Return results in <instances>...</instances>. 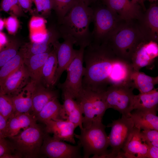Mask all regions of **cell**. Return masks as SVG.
<instances>
[{
	"label": "cell",
	"instance_id": "6da1fadb",
	"mask_svg": "<svg viewBox=\"0 0 158 158\" xmlns=\"http://www.w3.org/2000/svg\"><path fill=\"white\" fill-rule=\"evenodd\" d=\"M83 62V87L106 91L111 86L131 83V63L117 56L107 43H90L85 49Z\"/></svg>",
	"mask_w": 158,
	"mask_h": 158
},
{
	"label": "cell",
	"instance_id": "7a4b0ae2",
	"mask_svg": "<svg viewBox=\"0 0 158 158\" xmlns=\"http://www.w3.org/2000/svg\"><path fill=\"white\" fill-rule=\"evenodd\" d=\"M93 10L80 0L59 23L58 29L63 40L68 39L74 44L85 48L91 43L89 26L92 22Z\"/></svg>",
	"mask_w": 158,
	"mask_h": 158
},
{
	"label": "cell",
	"instance_id": "3957f363",
	"mask_svg": "<svg viewBox=\"0 0 158 158\" xmlns=\"http://www.w3.org/2000/svg\"><path fill=\"white\" fill-rule=\"evenodd\" d=\"M144 38L137 20H123L106 43L117 56L131 63L133 51Z\"/></svg>",
	"mask_w": 158,
	"mask_h": 158
},
{
	"label": "cell",
	"instance_id": "277c9868",
	"mask_svg": "<svg viewBox=\"0 0 158 158\" xmlns=\"http://www.w3.org/2000/svg\"><path fill=\"white\" fill-rule=\"evenodd\" d=\"M105 128L102 122H95L88 128L80 129V134L74 133L79 140L78 144L83 148L84 158L91 155H93L92 158H106L109 153L107 150L109 145Z\"/></svg>",
	"mask_w": 158,
	"mask_h": 158
},
{
	"label": "cell",
	"instance_id": "5b68a950",
	"mask_svg": "<svg viewBox=\"0 0 158 158\" xmlns=\"http://www.w3.org/2000/svg\"><path fill=\"white\" fill-rule=\"evenodd\" d=\"M76 99L84 115L83 128H88L93 123L102 122L103 117L108 109L105 91L83 87Z\"/></svg>",
	"mask_w": 158,
	"mask_h": 158
},
{
	"label": "cell",
	"instance_id": "8992f818",
	"mask_svg": "<svg viewBox=\"0 0 158 158\" xmlns=\"http://www.w3.org/2000/svg\"><path fill=\"white\" fill-rule=\"evenodd\" d=\"M98 4L92 7L94 28L91 32V43L100 44L106 43L124 20L102 3V5Z\"/></svg>",
	"mask_w": 158,
	"mask_h": 158
},
{
	"label": "cell",
	"instance_id": "52a82bcc",
	"mask_svg": "<svg viewBox=\"0 0 158 158\" xmlns=\"http://www.w3.org/2000/svg\"><path fill=\"white\" fill-rule=\"evenodd\" d=\"M45 134L36 123L10 138L17 154L21 157H35L40 152Z\"/></svg>",
	"mask_w": 158,
	"mask_h": 158
},
{
	"label": "cell",
	"instance_id": "ba28073f",
	"mask_svg": "<svg viewBox=\"0 0 158 158\" xmlns=\"http://www.w3.org/2000/svg\"><path fill=\"white\" fill-rule=\"evenodd\" d=\"M134 88L132 82L108 87L105 91L108 109L117 111L122 115L129 116L133 110Z\"/></svg>",
	"mask_w": 158,
	"mask_h": 158
},
{
	"label": "cell",
	"instance_id": "9c48e42d",
	"mask_svg": "<svg viewBox=\"0 0 158 158\" xmlns=\"http://www.w3.org/2000/svg\"><path fill=\"white\" fill-rule=\"evenodd\" d=\"M85 48L80 47L76 55L66 69L67 76L63 83L58 86L62 91L68 93L74 99L83 89V79L85 73L83 55Z\"/></svg>",
	"mask_w": 158,
	"mask_h": 158
},
{
	"label": "cell",
	"instance_id": "30bf717a",
	"mask_svg": "<svg viewBox=\"0 0 158 158\" xmlns=\"http://www.w3.org/2000/svg\"><path fill=\"white\" fill-rule=\"evenodd\" d=\"M107 127L111 128L108 137L111 150L106 158H119L121 150L134 128V124L130 116L122 115Z\"/></svg>",
	"mask_w": 158,
	"mask_h": 158
},
{
	"label": "cell",
	"instance_id": "8fae6325",
	"mask_svg": "<svg viewBox=\"0 0 158 158\" xmlns=\"http://www.w3.org/2000/svg\"><path fill=\"white\" fill-rule=\"evenodd\" d=\"M80 145H72L50 137L46 133L40 152L51 158H80Z\"/></svg>",
	"mask_w": 158,
	"mask_h": 158
},
{
	"label": "cell",
	"instance_id": "7c38bea8",
	"mask_svg": "<svg viewBox=\"0 0 158 158\" xmlns=\"http://www.w3.org/2000/svg\"><path fill=\"white\" fill-rule=\"evenodd\" d=\"M158 56V42L143 38L133 51L130 62L134 71H139L142 68L150 66Z\"/></svg>",
	"mask_w": 158,
	"mask_h": 158
},
{
	"label": "cell",
	"instance_id": "4fadbf2b",
	"mask_svg": "<svg viewBox=\"0 0 158 158\" xmlns=\"http://www.w3.org/2000/svg\"><path fill=\"white\" fill-rule=\"evenodd\" d=\"M102 2L124 20H138L144 12L139 4L132 0H102Z\"/></svg>",
	"mask_w": 158,
	"mask_h": 158
},
{
	"label": "cell",
	"instance_id": "5bb4252c",
	"mask_svg": "<svg viewBox=\"0 0 158 158\" xmlns=\"http://www.w3.org/2000/svg\"><path fill=\"white\" fill-rule=\"evenodd\" d=\"M137 23L144 38L158 42V6L157 2L152 3Z\"/></svg>",
	"mask_w": 158,
	"mask_h": 158
},
{
	"label": "cell",
	"instance_id": "9a60e30c",
	"mask_svg": "<svg viewBox=\"0 0 158 158\" xmlns=\"http://www.w3.org/2000/svg\"><path fill=\"white\" fill-rule=\"evenodd\" d=\"M148 148L141 130L134 127L122 149L119 158H147Z\"/></svg>",
	"mask_w": 158,
	"mask_h": 158
},
{
	"label": "cell",
	"instance_id": "2e32d148",
	"mask_svg": "<svg viewBox=\"0 0 158 158\" xmlns=\"http://www.w3.org/2000/svg\"><path fill=\"white\" fill-rule=\"evenodd\" d=\"M74 44L70 40L65 39L62 43L57 41L53 44L55 51L57 61L54 81V85L59 82L63 72L75 57L77 50L74 49Z\"/></svg>",
	"mask_w": 158,
	"mask_h": 158
},
{
	"label": "cell",
	"instance_id": "e0dca14e",
	"mask_svg": "<svg viewBox=\"0 0 158 158\" xmlns=\"http://www.w3.org/2000/svg\"><path fill=\"white\" fill-rule=\"evenodd\" d=\"M30 78L28 72L23 62L0 85V93L13 95L27 85L30 80H29Z\"/></svg>",
	"mask_w": 158,
	"mask_h": 158
},
{
	"label": "cell",
	"instance_id": "ac0fdd59",
	"mask_svg": "<svg viewBox=\"0 0 158 158\" xmlns=\"http://www.w3.org/2000/svg\"><path fill=\"white\" fill-rule=\"evenodd\" d=\"M44 124L46 133L53 134L54 138L75 144L74 130L76 127L72 122L67 120H51Z\"/></svg>",
	"mask_w": 158,
	"mask_h": 158
},
{
	"label": "cell",
	"instance_id": "d6986e66",
	"mask_svg": "<svg viewBox=\"0 0 158 158\" xmlns=\"http://www.w3.org/2000/svg\"><path fill=\"white\" fill-rule=\"evenodd\" d=\"M47 30V36L44 41L40 42H31L25 44L20 49L24 58L50 50V46L53 45L61 37L57 27L52 28Z\"/></svg>",
	"mask_w": 158,
	"mask_h": 158
},
{
	"label": "cell",
	"instance_id": "ffe728a7",
	"mask_svg": "<svg viewBox=\"0 0 158 158\" xmlns=\"http://www.w3.org/2000/svg\"><path fill=\"white\" fill-rule=\"evenodd\" d=\"M36 83L30 79L23 88L11 96L15 108V113L32 114V97Z\"/></svg>",
	"mask_w": 158,
	"mask_h": 158
},
{
	"label": "cell",
	"instance_id": "44dd1931",
	"mask_svg": "<svg viewBox=\"0 0 158 158\" xmlns=\"http://www.w3.org/2000/svg\"><path fill=\"white\" fill-rule=\"evenodd\" d=\"M36 116L30 113H15L7 121L6 137L15 136L36 123Z\"/></svg>",
	"mask_w": 158,
	"mask_h": 158
},
{
	"label": "cell",
	"instance_id": "7402d4cb",
	"mask_svg": "<svg viewBox=\"0 0 158 158\" xmlns=\"http://www.w3.org/2000/svg\"><path fill=\"white\" fill-rule=\"evenodd\" d=\"M58 97L57 90L46 87L41 82L36 83L32 97V114L36 116L49 102Z\"/></svg>",
	"mask_w": 158,
	"mask_h": 158
},
{
	"label": "cell",
	"instance_id": "603a6c76",
	"mask_svg": "<svg viewBox=\"0 0 158 158\" xmlns=\"http://www.w3.org/2000/svg\"><path fill=\"white\" fill-rule=\"evenodd\" d=\"M129 115L135 128L141 130H158L157 111L136 109Z\"/></svg>",
	"mask_w": 158,
	"mask_h": 158
},
{
	"label": "cell",
	"instance_id": "cb8c5ba5",
	"mask_svg": "<svg viewBox=\"0 0 158 158\" xmlns=\"http://www.w3.org/2000/svg\"><path fill=\"white\" fill-rule=\"evenodd\" d=\"M63 100V107L66 120L73 123L76 127L83 128V116L79 105L70 95L65 92H62Z\"/></svg>",
	"mask_w": 158,
	"mask_h": 158
},
{
	"label": "cell",
	"instance_id": "d4e9b609",
	"mask_svg": "<svg viewBox=\"0 0 158 158\" xmlns=\"http://www.w3.org/2000/svg\"><path fill=\"white\" fill-rule=\"evenodd\" d=\"M51 51L24 58V63L27 69L31 80L37 83L41 82L42 68Z\"/></svg>",
	"mask_w": 158,
	"mask_h": 158
},
{
	"label": "cell",
	"instance_id": "484cf974",
	"mask_svg": "<svg viewBox=\"0 0 158 158\" xmlns=\"http://www.w3.org/2000/svg\"><path fill=\"white\" fill-rule=\"evenodd\" d=\"M37 121L44 123L51 120H66L63 105L55 98L49 102L36 116Z\"/></svg>",
	"mask_w": 158,
	"mask_h": 158
},
{
	"label": "cell",
	"instance_id": "4316f807",
	"mask_svg": "<svg viewBox=\"0 0 158 158\" xmlns=\"http://www.w3.org/2000/svg\"><path fill=\"white\" fill-rule=\"evenodd\" d=\"M158 105L157 88H154L146 92L140 93L134 96L133 110L140 109L157 111Z\"/></svg>",
	"mask_w": 158,
	"mask_h": 158
},
{
	"label": "cell",
	"instance_id": "83f0119b",
	"mask_svg": "<svg viewBox=\"0 0 158 158\" xmlns=\"http://www.w3.org/2000/svg\"><path fill=\"white\" fill-rule=\"evenodd\" d=\"M57 61L56 52L53 49L49 55L42 68L41 83L46 87L52 88L54 85Z\"/></svg>",
	"mask_w": 158,
	"mask_h": 158
},
{
	"label": "cell",
	"instance_id": "f1b7e54d",
	"mask_svg": "<svg viewBox=\"0 0 158 158\" xmlns=\"http://www.w3.org/2000/svg\"><path fill=\"white\" fill-rule=\"evenodd\" d=\"M130 80L134 88L137 89L140 93L152 90L158 83V76H150L143 72L134 70L130 76Z\"/></svg>",
	"mask_w": 158,
	"mask_h": 158
},
{
	"label": "cell",
	"instance_id": "f546056e",
	"mask_svg": "<svg viewBox=\"0 0 158 158\" xmlns=\"http://www.w3.org/2000/svg\"><path fill=\"white\" fill-rule=\"evenodd\" d=\"M24 57L20 50L17 54L0 68V85L23 63Z\"/></svg>",
	"mask_w": 158,
	"mask_h": 158
},
{
	"label": "cell",
	"instance_id": "4dcf8cb0",
	"mask_svg": "<svg viewBox=\"0 0 158 158\" xmlns=\"http://www.w3.org/2000/svg\"><path fill=\"white\" fill-rule=\"evenodd\" d=\"M79 0H51L52 9L55 11L60 23Z\"/></svg>",
	"mask_w": 158,
	"mask_h": 158
},
{
	"label": "cell",
	"instance_id": "1f68e13d",
	"mask_svg": "<svg viewBox=\"0 0 158 158\" xmlns=\"http://www.w3.org/2000/svg\"><path fill=\"white\" fill-rule=\"evenodd\" d=\"M0 50V68L17 54L20 44L17 40H13L8 42Z\"/></svg>",
	"mask_w": 158,
	"mask_h": 158
},
{
	"label": "cell",
	"instance_id": "d6a6232c",
	"mask_svg": "<svg viewBox=\"0 0 158 158\" xmlns=\"http://www.w3.org/2000/svg\"><path fill=\"white\" fill-rule=\"evenodd\" d=\"M15 111L12 96L0 93V114L8 120Z\"/></svg>",
	"mask_w": 158,
	"mask_h": 158
},
{
	"label": "cell",
	"instance_id": "836d02e7",
	"mask_svg": "<svg viewBox=\"0 0 158 158\" xmlns=\"http://www.w3.org/2000/svg\"><path fill=\"white\" fill-rule=\"evenodd\" d=\"M15 150L12 143L5 138L0 139V158H18L21 157L18 154H13Z\"/></svg>",
	"mask_w": 158,
	"mask_h": 158
},
{
	"label": "cell",
	"instance_id": "e575fe53",
	"mask_svg": "<svg viewBox=\"0 0 158 158\" xmlns=\"http://www.w3.org/2000/svg\"><path fill=\"white\" fill-rule=\"evenodd\" d=\"M0 7L1 10L5 12L10 11L15 14H19L22 11L18 0H1Z\"/></svg>",
	"mask_w": 158,
	"mask_h": 158
},
{
	"label": "cell",
	"instance_id": "d590c367",
	"mask_svg": "<svg viewBox=\"0 0 158 158\" xmlns=\"http://www.w3.org/2000/svg\"><path fill=\"white\" fill-rule=\"evenodd\" d=\"M35 5L37 11L40 13L43 16H48L52 9L51 0H33Z\"/></svg>",
	"mask_w": 158,
	"mask_h": 158
},
{
	"label": "cell",
	"instance_id": "8d00e7d4",
	"mask_svg": "<svg viewBox=\"0 0 158 158\" xmlns=\"http://www.w3.org/2000/svg\"><path fill=\"white\" fill-rule=\"evenodd\" d=\"M141 133L148 145L158 147V130H145Z\"/></svg>",
	"mask_w": 158,
	"mask_h": 158
},
{
	"label": "cell",
	"instance_id": "74e56055",
	"mask_svg": "<svg viewBox=\"0 0 158 158\" xmlns=\"http://www.w3.org/2000/svg\"><path fill=\"white\" fill-rule=\"evenodd\" d=\"M4 20V26L9 33L13 34L17 31L18 26L17 19L14 16H10Z\"/></svg>",
	"mask_w": 158,
	"mask_h": 158
},
{
	"label": "cell",
	"instance_id": "f35d334b",
	"mask_svg": "<svg viewBox=\"0 0 158 158\" xmlns=\"http://www.w3.org/2000/svg\"><path fill=\"white\" fill-rule=\"evenodd\" d=\"M48 35V30L42 29L31 31L30 38L32 42H40L44 41Z\"/></svg>",
	"mask_w": 158,
	"mask_h": 158
},
{
	"label": "cell",
	"instance_id": "ab89813d",
	"mask_svg": "<svg viewBox=\"0 0 158 158\" xmlns=\"http://www.w3.org/2000/svg\"><path fill=\"white\" fill-rule=\"evenodd\" d=\"M45 21L41 17H34L31 20L29 26L31 31L43 29L45 24Z\"/></svg>",
	"mask_w": 158,
	"mask_h": 158
},
{
	"label": "cell",
	"instance_id": "60d3db41",
	"mask_svg": "<svg viewBox=\"0 0 158 158\" xmlns=\"http://www.w3.org/2000/svg\"><path fill=\"white\" fill-rule=\"evenodd\" d=\"M7 121L0 114V139L6 138Z\"/></svg>",
	"mask_w": 158,
	"mask_h": 158
},
{
	"label": "cell",
	"instance_id": "b9f144b4",
	"mask_svg": "<svg viewBox=\"0 0 158 158\" xmlns=\"http://www.w3.org/2000/svg\"><path fill=\"white\" fill-rule=\"evenodd\" d=\"M19 4L22 8L30 12H32V9L33 0H18Z\"/></svg>",
	"mask_w": 158,
	"mask_h": 158
},
{
	"label": "cell",
	"instance_id": "7bdbcfd3",
	"mask_svg": "<svg viewBox=\"0 0 158 158\" xmlns=\"http://www.w3.org/2000/svg\"><path fill=\"white\" fill-rule=\"evenodd\" d=\"M147 158H158V147L148 145Z\"/></svg>",
	"mask_w": 158,
	"mask_h": 158
},
{
	"label": "cell",
	"instance_id": "ee69618b",
	"mask_svg": "<svg viewBox=\"0 0 158 158\" xmlns=\"http://www.w3.org/2000/svg\"><path fill=\"white\" fill-rule=\"evenodd\" d=\"M8 42L7 38L5 34L0 32V46L5 45Z\"/></svg>",
	"mask_w": 158,
	"mask_h": 158
},
{
	"label": "cell",
	"instance_id": "f6af8a7d",
	"mask_svg": "<svg viewBox=\"0 0 158 158\" xmlns=\"http://www.w3.org/2000/svg\"><path fill=\"white\" fill-rule=\"evenodd\" d=\"M86 5L90 6L92 5H95L102 1V0H80Z\"/></svg>",
	"mask_w": 158,
	"mask_h": 158
},
{
	"label": "cell",
	"instance_id": "bcb514c9",
	"mask_svg": "<svg viewBox=\"0 0 158 158\" xmlns=\"http://www.w3.org/2000/svg\"><path fill=\"white\" fill-rule=\"evenodd\" d=\"M132 1L135 3H137L139 4L142 7L143 11L145 12L146 9L144 4L143 0H132Z\"/></svg>",
	"mask_w": 158,
	"mask_h": 158
},
{
	"label": "cell",
	"instance_id": "7dc6e473",
	"mask_svg": "<svg viewBox=\"0 0 158 158\" xmlns=\"http://www.w3.org/2000/svg\"><path fill=\"white\" fill-rule=\"evenodd\" d=\"M4 26V20L0 18V32L3 29Z\"/></svg>",
	"mask_w": 158,
	"mask_h": 158
},
{
	"label": "cell",
	"instance_id": "c3c4849f",
	"mask_svg": "<svg viewBox=\"0 0 158 158\" xmlns=\"http://www.w3.org/2000/svg\"><path fill=\"white\" fill-rule=\"evenodd\" d=\"M144 1L146 0H148L151 3H153L154 2H157L158 0H143Z\"/></svg>",
	"mask_w": 158,
	"mask_h": 158
},
{
	"label": "cell",
	"instance_id": "681fc988",
	"mask_svg": "<svg viewBox=\"0 0 158 158\" xmlns=\"http://www.w3.org/2000/svg\"><path fill=\"white\" fill-rule=\"evenodd\" d=\"M1 47L0 46V50L1 49Z\"/></svg>",
	"mask_w": 158,
	"mask_h": 158
}]
</instances>
